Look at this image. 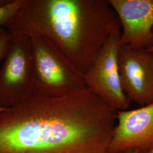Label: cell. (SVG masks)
<instances>
[{
    "mask_svg": "<svg viewBox=\"0 0 153 153\" xmlns=\"http://www.w3.org/2000/svg\"><path fill=\"white\" fill-rule=\"evenodd\" d=\"M117 111L88 88L0 112V153H112Z\"/></svg>",
    "mask_w": 153,
    "mask_h": 153,
    "instance_id": "1",
    "label": "cell"
},
{
    "mask_svg": "<svg viewBox=\"0 0 153 153\" xmlns=\"http://www.w3.org/2000/svg\"><path fill=\"white\" fill-rule=\"evenodd\" d=\"M4 27L11 35L47 37L84 74L121 26L108 0H23Z\"/></svg>",
    "mask_w": 153,
    "mask_h": 153,
    "instance_id": "2",
    "label": "cell"
},
{
    "mask_svg": "<svg viewBox=\"0 0 153 153\" xmlns=\"http://www.w3.org/2000/svg\"><path fill=\"white\" fill-rule=\"evenodd\" d=\"M30 38L36 94L58 97L87 88L84 74L49 38L36 33Z\"/></svg>",
    "mask_w": 153,
    "mask_h": 153,
    "instance_id": "3",
    "label": "cell"
},
{
    "mask_svg": "<svg viewBox=\"0 0 153 153\" xmlns=\"http://www.w3.org/2000/svg\"><path fill=\"white\" fill-rule=\"evenodd\" d=\"M35 94L30 38L11 35L0 71V107H11Z\"/></svg>",
    "mask_w": 153,
    "mask_h": 153,
    "instance_id": "4",
    "label": "cell"
},
{
    "mask_svg": "<svg viewBox=\"0 0 153 153\" xmlns=\"http://www.w3.org/2000/svg\"><path fill=\"white\" fill-rule=\"evenodd\" d=\"M121 33L111 35L84 74L88 88L116 111L127 109L130 100L121 83L118 67Z\"/></svg>",
    "mask_w": 153,
    "mask_h": 153,
    "instance_id": "5",
    "label": "cell"
},
{
    "mask_svg": "<svg viewBox=\"0 0 153 153\" xmlns=\"http://www.w3.org/2000/svg\"><path fill=\"white\" fill-rule=\"evenodd\" d=\"M118 67L123 89L141 107L153 103V52L120 47Z\"/></svg>",
    "mask_w": 153,
    "mask_h": 153,
    "instance_id": "6",
    "label": "cell"
},
{
    "mask_svg": "<svg viewBox=\"0 0 153 153\" xmlns=\"http://www.w3.org/2000/svg\"><path fill=\"white\" fill-rule=\"evenodd\" d=\"M117 121L109 144L112 153L131 150L143 153L153 146V103L130 111H117Z\"/></svg>",
    "mask_w": 153,
    "mask_h": 153,
    "instance_id": "7",
    "label": "cell"
},
{
    "mask_svg": "<svg viewBox=\"0 0 153 153\" xmlns=\"http://www.w3.org/2000/svg\"><path fill=\"white\" fill-rule=\"evenodd\" d=\"M120 22V45L134 49L153 45V0H108Z\"/></svg>",
    "mask_w": 153,
    "mask_h": 153,
    "instance_id": "8",
    "label": "cell"
},
{
    "mask_svg": "<svg viewBox=\"0 0 153 153\" xmlns=\"http://www.w3.org/2000/svg\"><path fill=\"white\" fill-rule=\"evenodd\" d=\"M23 0H13L10 4L0 7V31L4 29L6 23L15 16L21 8Z\"/></svg>",
    "mask_w": 153,
    "mask_h": 153,
    "instance_id": "9",
    "label": "cell"
},
{
    "mask_svg": "<svg viewBox=\"0 0 153 153\" xmlns=\"http://www.w3.org/2000/svg\"><path fill=\"white\" fill-rule=\"evenodd\" d=\"M11 34L6 30L0 31V61L4 60Z\"/></svg>",
    "mask_w": 153,
    "mask_h": 153,
    "instance_id": "10",
    "label": "cell"
},
{
    "mask_svg": "<svg viewBox=\"0 0 153 153\" xmlns=\"http://www.w3.org/2000/svg\"><path fill=\"white\" fill-rule=\"evenodd\" d=\"M13 0H0V7H4L10 4Z\"/></svg>",
    "mask_w": 153,
    "mask_h": 153,
    "instance_id": "11",
    "label": "cell"
},
{
    "mask_svg": "<svg viewBox=\"0 0 153 153\" xmlns=\"http://www.w3.org/2000/svg\"><path fill=\"white\" fill-rule=\"evenodd\" d=\"M125 153H140L138 150H129L127 152Z\"/></svg>",
    "mask_w": 153,
    "mask_h": 153,
    "instance_id": "12",
    "label": "cell"
},
{
    "mask_svg": "<svg viewBox=\"0 0 153 153\" xmlns=\"http://www.w3.org/2000/svg\"><path fill=\"white\" fill-rule=\"evenodd\" d=\"M143 153H153V146Z\"/></svg>",
    "mask_w": 153,
    "mask_h": 153,
    "instance_id": "13",
    "label": "cell"
},
{
    "mask_svg": "<svg viewBox=\"0 0 153 153\" xmlns=\"http://www.w3.org/2000/svg\"><path fill=\"white\" fill-rule=\"evenodd\" d=\"M146 49L149 50V51H150L153 52V45L152 46V47H149V48H146Z\"/></svg>",
    "mask_w": 153,
    "mask_h": 153,
    "instance_id": "14",
    "label": "cell"
},
{
    "mask_svg": "<svg viewBox=\"0 0 153 153\" xmlns=\"http://www.w3.org/2000/svg\"><path fill=\"white\" fill-rule=\"evenodd\" d=\"M6 108H2V107H0V112L4 111V110L6 109Z\"/></svg>",
    "mask_w": 153,
    "mask_h": 153,
    "instance_id": "15",
    "label": "cell"
}]
</instances>
